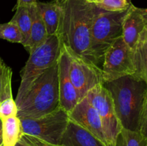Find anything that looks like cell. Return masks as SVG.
I'll return each mask as SVG.
<instances>
[{
    "label": "cell",
    "instance_id": "cell-31",
    "mask_svg": "<svg viewBox=\"0 0 147 146\" xmlns=\"http://www.w3.org/2000/svg\"><path fill=\"white\" fill-rule=\"evenodd\" d=\"M85 1H88V2H90V3H95L96 1H97L98 0H85Z\"/></svg>",
    "mask_w": 147,
    "mask_h": 146
},
{
    "label": "cell",
    "instance_id": "cell-28",
    "mask_svg": "<svg viewBox=\"0 0 147 146\" xmlns=\"http://www.w3.org/2000/svg\"><path fill=\"white\" fill-rule=\"evenodd\" d=\"M142 15H143L144 20L145 24H147V8L142 9Z\"/></svg>",
    "mask_w": 147,
    "mask_h": 146
},
{
    "label": "cell",
    "instance_id": "cell-18",
    "mask_svg": "<svg viewBox=\"0 0 147 146\" xmlns=\"http://www.w3.org/2000/svg\"><path fill=\"white\" fill-rule=\"evenodd\" d=\"M15 14L10 21L14 23L20 29L24 38V42L22 44L25 45L30 38V29H31V17L28 7H20L16 8Z\"/></svg>",
    "mask_w": 147,
    "mask_h": 146
},
{
    "label": "cell",
    "instance_id": "cell-19",
    "mask_svg": "<svg viewBox=\"0 0 147 146\" xmlns=\"http://www.w3.org/2000/svg\"><path fill=\"white\" fill-rule=\"evenodd\" d=\"M116 146H147V140L139 131L122 127Z\"/></svg>",
    "mask_w": 147,
    "mask_h": 146
},
{
    "label": "cell",
    "instance_id": "cell-6",
    "mask_svg": "<svg viewBox=\"0 0 147 146\" xmlns=\"http://www.w3.org/2000/svg\"><path fill=\"white\" fill-rule=\"evenodd\" d=\"M69 120L68 113L61 107L38 118L20 119L23 134L56 145H60Z\"/></svg>",
    "mask_w": 147,
    "mask_h": 146
},
{
    "label": "cell",
    "instance_id": "cell-5",
    "mask_svg": "<svg viewBox=\"0 0 147 146\" xmlns=\"http://www.w3.org/2000/svg\"><path fill=\"white\" fill-rule=\"evenodd\" d=\"M128 9L107 11L98 8L96 11L90 28V40L92 52L98 66L103 63L106 50L122 36V24Z\"/></svg>",
    "mask_w": 147,
    "mask_h": 146
},
{
    "label": "cell",
    "instance_id": "cell-29",
    "mask_svg": "<svg viewBox=\"0 0 147 146\" xmlns=\"http://www.w3.org/2000/svg\"><path fill=\"white\" fill-rule=\"evenodd\" d=\"M15 146H30V145H27V143H24L23 141H22V140H20V141L17 143V145H16Z\"/></svg>",
    "mask_w": 147,
    "mask_h": 146
},
{
    "label": "cell",
    "instance_id": "cell-4",
    "mask_svg": "<svg viewBox=\"0 0 147 146\" xmlns=\"http://www.w3.org/2000/svg\"><path fill=\"white\" fill-rule=\"evenodd\" d=\"M62 43L57 34L48 35L45 41L30 53V57L21 71V82L16 97L17 105L30 90L33 82L47 69L58 61Z\"/></svg>",
    "mask_w": 147,
    "mask_h": 146
},
{
    "label": "cell",
    "instance_id": "cell-2",
    "mask_svg": "<svg viewBox=\"0 0 147 146\" xmlns=\"http://www.w3.org/2000/svg\"><path fill=\"white\" fill-rule=\"evenodd\" d=\"M103 85L110 92L122 127L139 131L146 83L134 75H126Z\"/></svg>",
    "mask_w": 147,
    "mask_h": 146
},
{
    "label": "cell",
    "instance_id": "cell-23",
    "mask_svg": "<svg viewBox=\"0 0 147 146\" xmlns=\"http://www.w3.org/2000/svg\"><path fill=\"white\" fill-rule=\"evenodd\" d=\"M17 115V107L13 97L6 99L0 102V119L1 120Z\"/></svg>",
    "mask_w": 147,
    "mask_h": 146
},
{
    "label": "cell",
    "instance_id": "cell-8",
    "mask_svg": "<svg viewBox=\"0 0 147 146\" xmlns=\"http://www.w3.org/2000/svg\"><path fill=\"white\" fill-rule=\"evenodd\" d=\"M63 45L68 57L70 80L78 93L80 101L91 89L104 83L101 68L93 62L76 54L64 44Z\"/></svg>",
    "mask_w": 147,
    "mask_h": 146
},
{
    "label": "cell",
    "instance_id": "cell-11",
    "mask_svg": "<svg viewBox=\"0 0 147 146\" xmlns=\"http://www.w3.org/2000/svg\"><path fill=\"white\" fill-rule=\"evenodd\" d=\"M58 86L60 107L70 113L79 102L80 97L70 80L68 57L63 44L58 60Z\"/></svg>",
    "mask_w": 147,
    "mask_h": 146
},
{
    "label": "cell",
    "instance_id": "cell-26",
    "mask_svg": "<svg viewBox=\"0 0 147 146\" xmlns=\"http://www.w3.org/2000/svg\"><path fill=\"white\" fill-rule=\"evenodd\" d=\"M37 3V0H17L14 9L20 7H30L32 4Z\"/></svg>",
    "mask_w": 147,
    "mask_h": 146
},
{
    "label": "cell",
    "instance_id": "cell-10",
    "mask_svg": "<svg viewBox=\"0 0 147 146\" xmlns=\"http://www.w3.org/2000/svg\"><path fill=\"white\" fill-rule=\"evenodd\" d=\"M68 115L70 120L90 132L107 146V141L100 116L86 97L79 101Z\"/></svg>",
    "mask_w": 147,
    "mask_h": 146
},
{
    "label": "cell",
    "instance_id": "cell-3",
    "mask_svg": "<svg viewBox=\"0 0 147 146\" xmlns=\"http://www.w3.org/2000/svg\"><path fill=\"white\" fill-rule=\"evenodd\" d=\"M59 107L57 61L33 82L26 95L17 105V116L20 119L38 118Z\"/></svg>",
    "mask_w": 147,
    "mask_h": 146
},
{
    "label": "cell",
    "instance_id": "cell-32",
    "mask_svg": "<svg viewBox=\"0 0 147 146\" xmlns=\"http://www.w3.org/2000/svg\"><path fill=\"white\" fill-rule=\"evenodd\" d=\"M128 1H129V2H131V0H128Z\"/></svg>",
    "mask_w": 147,
    "mask_h": 146
},
{
    "label": "cell",
    "instance_id": "cell-14",
    "mask_svg": "<svg viewBox=\"0 0 147 146\" xmlns=\"http://www.w3.org/2000/svg\"><path fill=\"white\" fill-rule=\"evenodd\" d=\"M28 8L31 17L32 24L30 38L24 47L29 53H31L45 41L48 34L37 3L32 4Z\"/></svg>",
    "mask_w": 147,
    "mask_h": 146
},
{
    "label": "cell",
    "instance_id": "cell-17",
    "mask_svg": "<svg viewBox=\"0 0 147 146\" xmlns=\"http://www.w3.org/2000/svg\"><path fill=\"white\" fill-rule=\"evenodd\" d=\"M135 71L134 76L147 84V42L142 33L134 50Z\"/></svg>",
    "mask_w": 147,
    "mask_h": 146
},
{
    "label": "cell",
    "instance_id": "cell-16",
    "mask_svg": "<svg viewBox=\"0 0 147 146\" xmlns=\"http://www.w3.org/2000/svg\"><path fill=\"white\" fill-rule=\"evenodd\" d=\"M1 121L3 146H15L23 135L20 119L17 116H14Z\"/></svg>",
    "mask_w": 147,
    "mask_h": 146
},
{
    "label": "cell",
    "instance_id": "cell-9",
    "mask_svg": "<svg viewBox=\"0 0 147 146\" xmlns=\"http://www.w3.org/2000/svg\"><path fill=\"white\" fill-rule=\"evenodd\" d=\"M86 97L97 110L100 116L107 146H116L117 137L122 126L116 115L110 92L103 84H100L91 89Z\"/></svg>",
    "mask_w": 147,
    "mask_h": 146
},
{
    "label": "cell",
    "instance_id": "cell-22",
    "mask_svg": "<svg viewBox=\"0 0 147 146\" xmlns=\"http://www.w3.org/2000/svg\"><path fill=\"white\" fill-rule=\"evenodd\" d=\"M93 4L104 11H124L129 8L131 2L128 0H98Z\"/></svg>",
    "mask_w": 147,
    "mask_h": 146
},
{
    "label": "cell",
    "instance_id": "cell-1",
    "mask_svg": "<svg viewBox=\"0 0 147 146\" xmlns=\"http://www.w3.org/2000/svg\"><path fill=\"white\" fill-rule=\"evenodd\" d=\"M60 18L57 35L61 43L97 65L91 50L90 28L98 8L85 0H57Z\"/></svg>",
    "mask_w": 147,
    "mask_h": 146
},
{
    "label": "cell",
    "instance_id": "cell-24",
    "mask_svg": "<svg viewBox=\"0 0 147 146\" xmlns=\"http://www.w3.org/2000/svg\"><path fill=\"white\" fill-rule=\"evenodd\" d=\"M20 140L27 143L30 146H63L62 145L53 144V143L41 140V139L34 137V136L27 134H23Z\"/></svg>",
    "mask_w": 147,
    "mask_h": 146
},
{
    "label": "cell",
    "instance_id": "cell-12",
    "mask_svg": "<svg viewBox=\"0 0 147 146\" xmlns=\"http://www.w3.org/2000/svg\"><path fill=\"white\" fill-rule=\"evenodd\" d=\"M142 8L131 4L122 24V37L125 42L134 51L141 34L145 28Z\"/></svg>",
    "mask_w": 147,
    "mask_h": 146
},
{
    "label": "cell",
    "instance_id": "cell-25",
    "mask_svg": "<svg viewBox=\"0 0 147 146\" xmlns=\"http://www.w3.org/2000/svg\"><path fill=\"white\" fill-rule=\"evenodd\" d=\"M139 131L147 140V87L146 93H145L144 100L143 106H142Z\"/></svg>",
    "mask_w": 147,
    "mask_h": 146
},
{
    "label": "cell",
    "instance_id": "cell-30",
    "mask_svg": "<svg viewBox=\"0 0 147 146\" xmlns=\"http://www.w3.org/2000/svg\"><path fill=\"white\" fill-rule=\"evenodd\" d=\"M142 34H143V35H144V37L145 40H146V41L147 42V24L145 25V28H144V29Z\"/></svg>",
    "mask_w": 147,
    "mask_h": 146
},
{
    "label": "cell",
    "instance_id": "cell-27",
    "mask_svg": "<svg viewBox=\"0 0 147 146\" xmlns=\"http://www.w3.org/2000/svg\"><path fill=\"white\" fill-rule=\"evenodd\" d=\"M0 146H3V135H2V121L0 119Z\"/></svg>",
    "mask_w": 147,
    "mask_h": 146
},
{
    "label": "cell",
    "instance_id": "cell-20",
    "mask_svg": "<svg viewBox=\"0 0 147 146\" xmlns=\"http://www.w3.org/2000/svg\"><path fill=\"white\" fill-rule=\"evenodd\" d=\"M12 71L0 57V102L12 97L11 92Z\"/></svg>",
    "mask_w": 147,
    "mask_h": 146
},
{
    "label": "cell",
    "instance_id": "cell-21",
    "mask_svg": "<svg viewBox=\"0 0 147 146\" xmlns=\"http://www.w3.org/2000/svg\"><path fill=\"white\" fill-rule=\"evenodd\" d=\"M0 39L22 44L24 42V38L20 29L11 21L0 24Z\"/></svg>",
    "mask_w": 147,
    "mask_h": 146
},
{
    "label": "cell",
    "instance_id": "cell-7",
    "mask_svg": "<svg viewBox=\"0 0 147 146\" xmlns=\"http://www.w3.org/2000/svg\"><path fill=\"white\" fill-rule=\"evenodd\" d=\"M101 70L104 82L134 74V51L125 42L122 36L106 50Z\"/></svg>",
    "mask_w": 147,
    "mask_h": 146
},
{
    "label": "cell",
    "instance_id": "cell-15",
    "mask_svg": "<svg viewBox=\"0 0 147 146\" xmlns=\"http://www.w3.org/2000/svg\"><path fill=\"white\" fill-rule=\"evenodd\" d=\"M48 35L57 34L60 18V9L57 0L37 2Z\"/></svg>",
    "mask_w": 147,
    "mask_h": 146
},
{
    "label": "cell",
    "instance_id": "cell-13",
    "mask_svg": "<svg viewBox=\"0 0 147 146\" xmlns=\"http://www.w3.org/2000/svg\"><path fill=\"white\" fill-rule=\"evenodd\" d=\"M60 145L63 146H106L98 137L71 120H69Z\"/></svg>",
    "mask_w": 147,
    "mask_h": 146
}]
</instances>
